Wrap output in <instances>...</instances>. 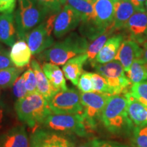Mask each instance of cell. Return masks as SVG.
<instances>
[{"instance_id":"277c9868","label":"cell","mask_w":147,"mask_h":147,"mask_svg":"<svg viewBox=\"0 0 147 147\" xmlns=\"http://www.w3.org/2000/svg\"><path fill=\"white\" fill-rule=\"evenodd\" d=\"M50 14L38 0H18V8L14 13L18 39L25 40L27 34Z\"/></svg>"},{"instance_id":"ab89813d","label":"cell","mask_w":147,"mask_h":147,"mask_svg":"<svg viewBox=\"0 0 147 147\" xmlns=\"http://www.w3.org/2000/svg\"><path fill=\"white\" fill-rule=\"evenodd\" d=\"M140 59L145 63H147V41L143 44L142 54Z\"/></svg>"},{"instance_id":"603a6c76","label":"cell","mask_w":147,"mask_h":147,"mask_svg":"<svg viewBox=\"0 0 147 147\" xmlns=\"http://www.w3.org/2000/svg\"><path fill=\"white\" fill-rule=\"evenodd\" d=\"M42 69L55 89L59 91H66L68 89L63 71L57 65L49 62H44L42 65Z\"/></svg>"},{"instance_id":"ee69618b","label":"cell","mask_w":147,"mask_h":147,"mask_svg":"<svg viewBox=\"0 0 147 147\" xmlns=\"http://www.w3.org/2000/svg\"><path fill=\"white\" fill-rule=\"evenodd\" d=\"M89 1H91V0H89Z\"/></svg>"},{"instance_id":"d6a6232c","label":"cell","mask_w":147,"mask_h":147,"mask_svg":"<svg viewBox=\"0 0 147 147\" xmlns=\"http://www.w3.org/2000/svg\"><path fill=\"white\" fill-rule=\"evenodd\" d=\"M92 72L83 71L79 79L77 87L82 93L93 92V83L91 80Z\"/></svg>"},{"instance_id":"5bb4252c","label":"cell","mask_w":147,"mask_h":147,"mask_svg":"<svg viewBox=\"0 0 147 147\" xmlns=\"http://www.w3.org/2000/svg\"><path fill=\"white\" fill-rule=\"evenodd\" d=\"M142 54V49L138 42L133 40H124L121 43L115 60L119 61L123 67L125 72H127L131 64L136 59H140Z\"/></svg>"},{"instance_id":"8d00e7d4","label":"cell","mask_w":147,"mask_h":147,"mask_svg":"<svg viewBox=\"0 0 147 147\" xmlns=\"http://www.w3.org/2000/svg\"><path fill=\"white\" fill-rule=\"evenodd\" d=\"M93 147H129L118 142L102 140H93Z\"/></svg>"},{"instance_id":"9c48e42d","label":"cell","mask_w":147,"mask_h":147,"mask_svg":"<svg viewBox=\"0 0 147 147\" xmlns=\"http://www.w3.org/2000/svg\"><path fill=\"white\" fill-rule=\"evenodd\" d=\"M30 147H75L72 138L67 134L46 128H36L29 137Z\"/></svg>"},{"instance_id":"60d3db41","label":"cell","mask_w":147,"mask_h":147,"mask_svg":"<svg viewBox=\"0 0 147 147\" xmlns=\"http://www.w3.org/2000/svg\"><path fill=\"white\" fill-rule=\"evenodd\" d=\"M77 147H93V140L88 141L87 142H84L83 144H81L79 145Z\"/></svg>"},{"instance_id":"4fadbf2b","label":"cell","mask_w":147,"mask_h":147,"mask_svg":"<svg viewBox=\"0 0 147 147\" xmlns=\"http://www.w3.org/2000/svg\"><path fill=\"white\" fill-rule=\"evenodd\" d=\"M117 0H93L95 23L100 28L106 30L113 25Z\"/></svg>"},{"instance_id":"74e56055","label":"cell","mask_w":147,"mask_h":147,"mask_svg":"<svg viewBox=\"0 0 147 147\" xmlns=\"http://www.w3.org/2000/svg\"><path fill=\"white\" fill-rule=\"evenodd\" d=\"M6 106L5 103L2 100H0V130L1 129L3 126V122L6 114Z\"/></svg>"},{"instance_id":"7402d4cb","label":"cell","mask_w":147,"mask_h":147,"mask_svg":"<svg viewBox=\"0 0 147 147\" xmlns=\"http://www.w3.org/2000/svg\"><path fill=\"white\" fill-rule=\"evenodd\" d=\"M128 100L127 111L130 119L137 126L147 125V107L138 102L130 94L129 91L125 93Z\"/></svg>"},{"instance_id":"30bf717a","label":"cell","mask_w":147,"mask_h":147,"mask_svg":"<svg viewBox=\"0 0 147 147\" xmlns=\"http://www.w3.org/2000/svg\"><path fill=\"white\" fill-rule=\"evenodd\" d=\"M81 22L80 14L70 5L66 4L59 12L55 19L54 36L57 38H61L74 30Z\"/></svg>"},{"instance_id":"cb8c5ba5","label":"cell","mask_w":147,"mask_h":147,"mask_svg":"<svg viewBox=\"0 0 147 147\" xmlns=\"http://www.w3.org/2000/svg\"><path fill=\"white\" fill-rule=\"evenodd\" d=\"M67 4L72 7L80 14L81 23H95L93 0H67Z\"/></svg>"},{"instance_id":"8fae6325","label":"cell","mask_w":147,"mask_h":147,"mask_svg":"<svg viewBox=\"0 0 147 147\" xmlns=\"http://www.w3.org/2000/svg\"><path fill=\"white\" fill-rule=\"evenodd\" d=\"M52 34L53 33L46 27L45 21L27 34L25 40L32 55H38L54 45L55 40Z\"/></svg>"},{"instance_id":"1f68e13d","label":"cell","mask_w":147,"mask_h":147,"mask_svg":"<svg viewBox=\"0 0 147 147\" xmlns=\"http://www.w3.org/2000/svg\"><path fill=\"white\" fill-rule=\"evenodd\" d=\"M24 80H25V85L27 93L32 94L37 91L36 78L35 73L32 67H29L25 72L23 73Z\"/></svg>"},{"instance_id":"4316f807","label":"cell","mask_w":147,"mask_h":147,"mask_svg":"<svg viewBox=\"0 0 147 147\" xmlns=\"http://www.w3.org/2000/svg\"><path fill=\"white\" fill-rule=\"evenodd\" d=\"M23 71V68H18L16 67L0 69V88L7 89L12 87Z\"/></svg>"},{"instance_id":"5b68a950","label":"cell","mask_w":147,"mask_h":147,"mask_svg":"<svg viewBox=\"0 0 147 147\" xmlns=\"http://www.w3.org/2000/svg\"><path fill=\"white\" fill-rule=\"evenodd\" d=\"M42 127L66 134H76L85 137L90 131L82 114H55L49 115L42 124Z\"/></svg>"},{"instance_id":"2e32d148","label":"cell","mask_w":147,"mask_h":147,"mask_svg":"<svg viewBox=\"0 0 147 147\" xmlns=\"http://www.w3.org/2000/svg\"><path fill=\"white\" fill-rule=\"evenodd\" d=\"M138 12L129 0H117L115 5V14L112 27L114 31L124 29L131 16Z\"/></svg>"},{"instance_id":"e0dca14e","label":"cell","mask_w":147,"mask_h":147,"mask_svg":"<svg viewBox=\"0 0 147 147\" xmlns=\"http://www.w3.org/2000/svg\"><path fill=\"white\" fill-rule=\"evenodd\" d=\"M124 37L123 34H118L108 38L105 45L97 54L94 61L104 64L115 59L121 43L124 41Z\"/></svg>"},{"instance_id":"f546056e","label":"cell","mask_w":147,"mask_h":147,"mask_svg":"<svg viewBox=\"0 0 147 147\" xmlns=\"http://www.w3.org/2000/svg\"><path fill=\"white\" fill-rule=\"evenodd\" d=\"M93 92L110 94V89L106 79L98 73L91 74Z\"/></svg>"},{"instance_id":"d590c367","label":"cell","mask_w":147,"mask_h":147,"mask_svg":"<svg viewBox=\"0 0 147 147\" xmlns=\"http://www.w3.org/2000/svg\"><path fill=\"white\" fill-rule=\"evenodd\" d=\"M16 5V0H0V14L13 13Z\"/></svg>"},{"instance_id":"3957f363","label":"cell","mask_w":147,"mask_h":147,"mask_svg":"<svg viewBox=\"0 0 147 147\" xmlns=\"http://www.w3.org/2000/svg\"><path fill=\"white\" fill-rule=\"evenodd\" d=\"M14 110L18 120L30 128H36L42 125L52 113L49 102L38 92L16 100Z\"/></svg>"},{"instance_id":"484cf974","label":"cell","mask_w":147,"mask_h":147,"mask_svg":"<svg viewBox=\"0 0 147 147\" xmlns=\"http://www.w3.org/2000/svg\"><path fill=\"white\" fill-rule=\"evenodd\" d=\"M146 64L141 59H136L132 63L127 76L132 84L146 81L147 70Z\"/></svg>"},{"instance_id":"7bdbcfd3","label":"cell","mask_w":147,"mask_h":147,"mask_svg":"<svg viewBox=\"0 0 147 147\" xmlns=\"http://www.w3.org/2000/svg\"><path fill=\"white\" fill-rule=\"evenodd\" d=\"M0 92H1V88H0Z\"/></svg>"},{"instance_id":"6da1fadb","label":"cell","mask_w":147,"mask_h":147,"mask_svg":"<svg viewBox=\"0 0 147 147\" xmlns=\"http://www.w3.org/2000/svg\"><path fill=\"white\" fill-rule=\"evenodd\" d=\"M88 47L87 38L76 32H71L64 39L38 55V59L40 61L63 65L70 59L86 53Z\"/></svg>"},{"instance_id":"ba28073f","label":"cell","mask_w":147,"mask_h":147,"mask_svg":"<svg viewBox=\"0 0 147 147\" xmlns=\"http://www.w3.org/2000/svg\"><path fill=\"white\" fill-rule=\"evenodd\" d=\"M49 106L51 112L55 114L83 113L80 93L74 89L57 92L49 101Z\"/></svg>"},{"instance_id":"f1b7e54d","label":"cell","mask_w":147,"mask_h":147,"mask_svg":"<svg viewBox=\"0 0 147 147\" xmlns=\"http://www.w3.org/2000/svg\"><path fill=\"white\" fill-rule=\"evenodd\" d=\"M132 142L136 147H147V125L134 128Z\"/></svg>"},{"instance_id":"b9f144b4","label":"cell","mask_w":147,"mask_h":147,"mask_svg":"<svg viewBox=\"0 0 147 147\" xmlns=\"http://www.w3.org/2000/svg\"><path fill=\"white\" fill-rule=\"evenodd\" d=\"M146 70H147V63L146 64Z\"/></svg>"},{"instance_id":"7a4b0ae2","label":"cell","mask_w":147,"mask_h":147,"mask_svg":"<svg viewBox=\"0 0 147 147\" xmlns=\"http://www.w3.org/2000/svg\"><path fill=\"white\" fill-rule=\"evenodd\" d=\"M128 100L125 94L111 95L103 110L101 121L106 129L115 134H125L134 129L127 111Z\"/></svg>"},{"instance_id":"d6986e66","label":"cell","mask_w":147,"mask_h":147,"mask_svg":"<svg viewBox=\"0 0 147 147\" xmlns=\"http://www.w3.org/2000/svg\"><path fill=\"white\" fill-rule=\"evenodd\" d=\"M87 60V55L84 53L70 59L63 65L62 70L64 76L74 85L78 84L80 77L83 73V65Z\"/></svg>"},{"instance_id":"7c38bea8","label":"cell","mask_w":147,"mask_h":147,"mask_svg":"<svg viewBox=\"0 0 147 147\" xmlns=\"http://www.w3.org/2000/svg\"><path fill=\"white\" fill-rule=\"evenodd\" d=\"M124 29L128 33L131 40L139 45L147 41V12L140 11L135 12L129 19Z\"/></svg>"},{"instance_id":"e575fe53","label":"cell","mask_w":147,"mask_h":147,"mask_svg":"<svg viewBox=\"0 0 147 147\" xmlns=\"http://www.w3.org/2000/svg\"><path fill=\"white\" fill-rule=\"evenodd\" d=\"M13 63L10 57V52H8L0 44V69L14 67Z\"/></svg>"},{"instance_id":"52a82bcc","label":"cell","mask_w":147,"mask_h":147,"mask_svg":"<svg viewBox=\"0 0 147 147\" xmlns=\"http://www.w3.org/2000/svg\"><path fill=\"white\" fill-rule=\"evenodd\" d=\"M110 96L111 95L107 93L97 92L80 93L82 115L90 130L96 128L97 121L101 120L102 112Z\"/></svg>"},{"instance_id":"44dd1931","label":"cell","mask_w":147,"mask_h":147,"mask_svg":"<svg viewBox=\"0 0 147 147\" xmlns=\"http://www.w3.org/2000/svg\"><path fill=\"white\" fill-rule=\"evenodd\" d=\"M32 51L25 40H18L11 47L10 57L13 65L18 68H24L30 63Z\"/></svg>"},{"instance_id":"ffe728a7","label":"cell","mask_w":147,"mask_h":147,"mask_svg":"<svg viewBox=\"0 0 147 147\" xmlns=\"http://www.w3.org/2000/svg\"><path fill=\"white\" fill-rule=\"evenodd\" d=\"M31 67L33 69L36 78L37 91L41 94L48 102L59 91L55 89L40 67V63L36 59L31 61Z\"/></svg>"},{"instance_id":"f35d334b","label":"cell","mask_w":147,"mask_h":147,"mask_svg":"<svg viewBox=\"0 0 147 147\" xmlns=\"http://www.w3.org/2000/svg\"><path fill=\"white\" fill-rule=\"evenodd\" d=\"M129 1L134 5V7L136 8L138 12L146 10L144 5L147 0H129Z\"/></svg>"},{"instance_id":"9a60e30c","label":"cell","mask_w":147,"mask_h":147,"mask_svg":"<svg viewBox=\"0 0 147 147\" xmlns=\"http://www.w3.org/2000/svg\"><path fill=\"white\" fill-rule=\"evenodd\" d=\"M0 147H30L25 127H13L0 134Z\"/></svg>"},{"instance_id":"ac0fdd59","label":"cell","mask_w":147,"mask_h":147,"mask_svg":"<svg viewBox=\"0 0 147 147\" xmlns=\"http://www.w3.org/2000/svg\"><path fill=\"white\" fill-rule=\"evenodd\" d=\"M16 28L14 14H1L0 15V42L12 47L16 42Z\"/></svg>"},{"instance_id":"836d02e7","label":"cell","mask_w":147,"mask_h":147,"mask_svg":"<svg viewBox=\"0 0 147 147\" xmlns=\"http://www.w3.org/2000/svg\"><path fill=\"white\" fill-rule=\"evenodd\" d=\"M12 88L13 95L17 100L23 98L28 95L26 88H25L23 74L18 77L15 82H14L13 85L12 86Z\"/></svg>"},{"instance_id":"8992f818","label":"cell","mask_w":147,"mask_h":147,"mask_svg":"<svg viewBox=\"0 0 147 147\" xmlns=\"http://www.w3.org/2000/svg\"><path fill=\"white\" fill-rule=\"evenodd\" d=\"M91 63L97 72L106 79L110 95L125 94L128 92V87L131 85V82L125 74V71L119 61L114 60L104 64L95 61Z\"/></svg>"},{"instance_id":"d4e9b609","label":"cell","mask_w":147,"mask_h":147,"mask_svg":"<svg viewBox=\"0 0 147 147\" xmlns=\"http://www.w3.org/2000/svg\"><path fill=\"white\" fill-rule=\"evenodd\" d=\"M114 32H115V31H114L111 25V26L106 29V31L104 34L97 37L96 39L93 40V42L90 45H89L86 54L87 55L88 60L91 63L94 61L97 54H98L99 52L101 51V49H102L103 47L105 45L106 41L109 38V37H111V35Z\"/></svg>"},{"instance_id":"83f0119b","label":"cell","mask_w":147,"mask_h":147,"mask_svg":"<svg viewBox=\"0 0 147 147\" xmlns=\"http://www.w3.org/2000/svg\"><path fill=\"white\" fill-rule=\"evenodd\" d=\"M129 93L135 100L147 107V81L133 84Z\"/></svg>"},{"instance_id":"4dcf8cb0","label":"cell","mask_w":147,"mask_h":147,"mask_svg":"<svg viewBox=\"0 0 147 147\" xmlns=\"http://www.w3.org/2000/svg\"><path fill=\"white\" fill-rule=\"evenodd\" d=\"M38 1L51 14L58 13L67 4V0H38Z\"/></svg>"}]
</instances>
